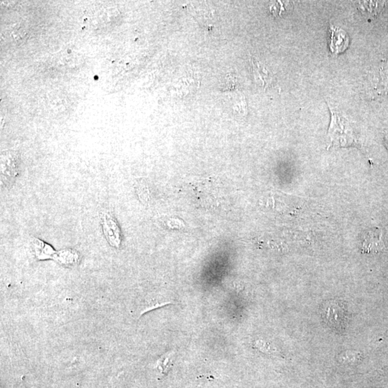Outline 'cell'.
Returning a JSON list of instances; mask_svg holds the SVG:
<instances>
[{"label": "cell", "mask_w": 388, "mask_h": 388, "mask_svg": "<svg viewBox=\"0 0 388 388\" xmlns=\"http://www.w3.org/2000/svg\"><path fill=\"white\" fill-rule=\"evenodd\" d=\"M101 224L104 235L112 247L119 248L121 245V231L117 221L109 213L101 215Z\"/></svg>", "instance_id": "obj_1"}, {"label": "cell", "mask_w": 388, "mask_h": 388, "mask_svg": "<svg viewBox=\"0 0 388 388\" xmlns=\"http://www.w3.org/2000/svg\"><path fill=\"white\" fill-rule=\"evenodd\" d=\"M331 43L330 50L334 54H339L345 51L349 46V39L345 31L336 27L335 26H331Z\"/></svg>", "instance_id": "obj_2"}, {"label": "cell", "mask_w": 388, "mask_h": 388, "mask_svg": "<svg viewBox=\"0 0 388 388\" xmlns=\"http://www.w3.org/2000/svg\"><path fill=\"white\" fill-rule=\"evenodd\" d=\"M13 154H2L1 174L4 179L11 180L16 178L18 175V161Z\"/></svg>", "instance_id": "obj_3"}, {"label": "cell", "mask_w": 388, "mask_h": 388, "mask_svg": "<svg viewBox=\"0 0 388 388\" xmlns=\"http://www.w3.org/2000/svg\"><path fill=\"white\" fill-rule=\"evenodd\" d=\"M252 68H253L254 79L257 84L263 89L270 87L274 82V78L271 73L260 64L257 60L252 58Z\"/></svg>", "instance_id": "obj_4"}, {"label": "cell", "mask_w": 388, "mask_h": 388, "mask_svg": "<svg viewBox=\"0 0 388 388\" xmlns=\"http://www.w3.org/2000/svg\"><path fill=\"white\" fill-rule=\"evenodd\" d=\"M33 249L36 257L39 261L45 260L53 259L55 253V250L49 244L46 243L41 239L35 238L33 240Z\"/></svg>", "instance_id": "obj_5"}, {"label": "cell", "mask_w": 388, "mask_h": 388, "mask_svg": "<svg viewBox=\"0 0 388 388\" xmlns=\"http://www.w3.org/2000/svg\"><path fill=\"white\" fill-rule=\"evenodd\" d=\"M53 260L66 266H73L79 261V254L77 251L72 249H62L55 253Z\"/></svg>", "instance_id": "obj_6"}, {"label": "cell", "mask_w": 388, "mask_h": 388, "mask_svg": "<svg viewBox=\"0 0 388 388\" xmlns=\"http://www.w3.org/2000/svg\"><path fill=\"white\" fill-rule=\"evenodd\" d=\"M383 248V243L381 240V236L379 234L371 233L367 235L366 238L363 242L362 250L363 252L370 253V252H377Z\"/></svg>", "instance_id": "obj_7"}, {"label": "cell", "mask_w": 388, "mask_h": 388, "mask_svg": "<svg viewBox=\"0 0 388 388\" xmlns=\"http://www.w3.org/2000/svg\"><path fill=\"white\" fill-rule=\"evenodd\" d=\"M384 2L367 1L360 2L359 10L369 15H377L383 10Z\"/></svg>", "instance_id": "obj_8"}, {"label": "cell", "mask_w": 388, "mask_h": 388, "mask_svg": "<svg viewBox=\"0 0 388 388\" xmlns=\"http://www.w3.org/2000/svg\"><path fill=\"white\" fill-rule=\"evenodd\" d=\"M287 5H289V3L286 2H275L270 6V10L275 16H280L283 12L286 11Z\"/></svg>", "instance_id": "obj_9"}, {"label": "cell", "mask_w": 388, "mask_h": 388, "mask_svg": "<svg viewBox=\"0 0 388 388\" xmlns=\"http://www.w3.org/2000/svg\"><path fill=\"white\" fill-rule=\"evenodd\" d=\"M171 355H166L158 361V367L162 372H166L170 369V364L171 363Z\"/></svg>", "instance_id": "obj_10"}, {"label": "cell", "mask_w": 388, "mask_h": 388, "mask_svg": "<svg viewBox=\"0 0 388 388\" xmlns=\"http://www.w3.org/2000/svg\"><path fill=\"white\" fill-rule=\"evenodd\" d=\"M384 140H385L386 145H387L388 148V134L386 135L385 138H384Z\"/></svg>", "instance_id": "obj_11"}]
</instances>
